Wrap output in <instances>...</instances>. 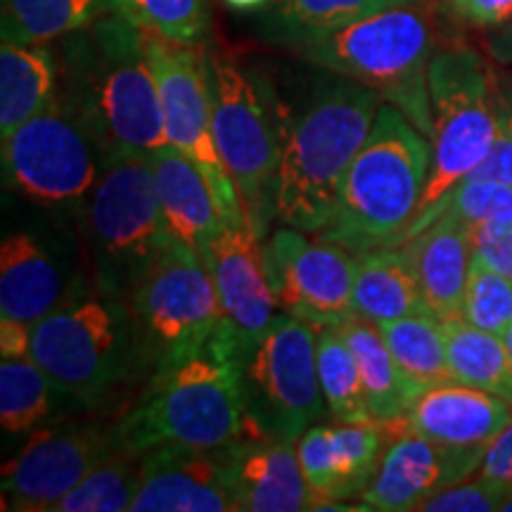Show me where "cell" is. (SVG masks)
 <instances>
[{
	"instance_id": "obj_1",
	"label": "cell",
	"mask_w": 512,
	"mask_h": 512,
	"mask_svg": "<svg viewBox=\"0 0 512 512\" xmlns=\"http://www.w3.org/2000/svg\"><path fill=\"white\" fill-rule=\"evenodd\" d=\"M60 98L114 155H150L166 145L162 102L136 24L107 15L55 41Z\"/></svg>"
},
{
	"instance_id": "obj_2",
	"label": "cell",
	"mask_w": 512,
	"mask_h": 512,
	"mask_svg": "<svg viewBox=\"0 0 512 512\" xmlns=\"http://www.w3.org/2000/svg\"><path fill=\"white\" fill-rule=\"evenodd\" d=\"M247 354L245 339L223 318L202 349L152 373L119 418L124 446L138 453L159 446L216 451L247 437Z\"/></svg>"
},
{
	"instance_id": "obj_3",
	"label": "cell",
	"mask_w": 512,
	"mask_h": 512,
	"mask_svg": "<svg viewBox=\"0 0 512 512\" xmlns=\"http://www.w3.org/2000/svg\"><path fill=\"white\" fill-rule=\"evenodd\" d=\"M382 98L332 74L285 128L273 185V216L283 226L320 233L335 214L339 188L366 143Z\"/></svg>"
},
{
	"instance_id": "obj_4",
	"label": "cell",
	"mask_w": 512,
	"mask_h": 512,
	"mask_svg": "<svg viewBox=\"0 0 512 512\" xmlns=\"http://www.w3.org/2000/svg\"><path fill=\"white\" fill-rule=\"evenodd\" d=\"M31 358L86 411H110L152 377L131 302L98 290L74 294L31 325Z\"/></svg>"
},
{
	"instance_id": "obj_5",
	"label": "cell",
	"mask_w": 512,
	"mask_h": 512,
	"mask_svg": "<svg viewBox=\"0 0 512 512\" xmlns=\"http://www.w3.org/2000/svg\"><path fill=\"white\" fill-rule=\"evenodd\" d=\"M432 166V140L399 107L382 102L366 143L339 188L335 214L320 238L363 254L403 245Z\"/></svg>"
},
{
	"instance_id": "obj_6",
	"label": "cell",
	"mask_w": 512,
	"mask_h": 512,
	"mask_svg": "<svg viewBox=\"0 0 512 512\" xmlns=\"http://www.w3.org/2000/svg\"><path fill=\"white\" fill-rule=\"evenodd\" d=\"M432 10L427 0L396 5L292 50L323 72L373 88L382 102L399 107L432 140L430 62L437 50Z\"/></svg>"
},
{
	"instance_id": "obj_7",
	"label": "cell",
	"mask_w": 512,
	"mask_h": 512,
	"mask_svg": "<svg viewBox=\"0 0 512 512\" xmlns=\"http://www.w3.org/2000/svg\"><path fill=\"white\" fill-rule=\"evenodd\" d=\"M79 214L93 287L114 297H131L176 242L147 155L107 159Z\"/></svg>"
},
{
	"instance_id": "obj_8",
	"label": "cell",
	"mask_w": 512,
	"mask_h": 512,
	"mask_svg": "<svg viewBox=\"0 0 512 512\" xmlns=\"http://www.w3.org/2000/svg\"><path fill=\"white\" fill-rule=\"evenodd\" d=\"M430 98L434 117L430 178L406 240L439 219L448 192L484 162L498 136L496 69L470 43L456 41L434 50Z\"/></svg>"
},
{
	"instance_id": "obj_9",
	"label": "cell",
	"mask_w": 512,
	"mask_h": 512,
	"mask_svg": "<svg viewBox=\"0 0 512 512\" xmlns=\"http://www.w3.org/2000/svg\"><path fill=\"white\" fill-rule=\"evenodd\" d=\"M214 138L249 226L264 238L273 216V185L283 133L275 126L266 86L219 48L204 50Z\"/></svg>"
},
{
	"instance_id": "obj_10",
	"label": "cell",
	"mask_w": 512,
	"mask_h": 512,
	"mask_svg": "<svg viewBox=\"0 0 512 512\" xmlns=\"http://www.w3.org/2000/svg\"><path fill=\"white\" fill-rule=\"evenodd\" d=\"M242 384L249 432L297 444L328 408L318 380L316 332L311 325L278 313L247 354Z\"/></svg>"
},
{
	"instance_id": "obj_11",
	"label": "cell",
	"mask_w": 512,
	"mask_h": 512,
	"mask_svg": "<svg viewBox=\"0 0 512 512\" xmlns=\"http://www.w3.org/2000/svg\"><path fill=\"white\" fill-rule=\"evenodd\" d=\"M105 164V147L60 98L3 138L5 181L46 209L79 214Z\"/></svg>"
},
{
	"instance_id": "obj_12",
	"label": "cell",
	"mask_w": 512,
	"mask_h": 512,
	"mask_svg": "<svg viewBox=\"0 0 512 512\" xmlns=\"http://www.w3.org/2000/svg\"><path fill=\"white\" fill-rule=\"evenodd\" d=\"M128 302L136 313L152 373L202 349L226 318L207 261L181 240L145 275Z\"/></svg>"
},
{
	"instance_id": "obj_13",
	"label": "cell",
	"mask_w": 512,
	"mask_h": 512,
	"mask_svg": "<svg viewBox=\"0 0 512 512\" xmlns=\"http://www.w3.org/2000/svg\"><path fill=\"white\" fill-rule=\"evenodd\" d=\"M143 38L162 102L166 145L197 164L226 223H249L240 192L216 147L204 50L166 41L147 31H143Z\"/></svg>"
},
{
	"instance_id": "obj_14",
	"label": "cell",
	"mask_w": 512,
	"mask_h": 512,
	"mask_svg": "<svg viewBox=\"0 0 512 512\" xmlns=\"http://www.w3.org/2000/svg\"><path fill=\"white\" fill-rule=\"evenodd\" d=\"M124 446L119 420L48 422L3 465V510L50 512Z\"/></svg>"
},
{
	"instance_id": "obj_15",
	"label": "cell",
	"mask_w": 512,
	"mask_h": 512,
	"mask_svg": "<svg viewBox=\"0 0 512 512\" xmlns=\"http://www.w3.org/2000/svg\"><path fill=\"white\" fill-rule=\"evenodd\" d=\"M268 283L278 309L311 328H332L356 316V254L304 230L278 228L261 245Z\"/></svg>"
},
{
	"instance_id": "obj_16",
	"label": "cell",
	"mask_w": 512,
	"mask_h": 512,
	"mask_svg": "<svg viewBox=\"0 0 512 512\" xmlns=\"http://www.w3.org/2000/svg\"><path fill=\"white\" fill-rule=\"evenodd\" d=\"M484 451L439 444L401 427L387 439L373 482L358 501L370 512H415L448 486L475 475Z\"/></svg>"
},
{
	"instance_id": "obj_17",
	"label": "cell",
	"mask_w": 512,
	"mask_h": 512,
	"mask_svg": "<svg viewBox=\"0 0 512 512\" xmlns=\"http://www.w3.org/2000/svg\"><path fill=\"white\" fill-rule=\"evenodd\" d=\"M233 446V444H230ZM230 446L216 451L159 446L143 453L133 512H235Z\"/></svg>"
},
{
	"instance_id": "obj_18",
	"label": "cell",
	"mask_w": 512,
	"mask_h": 512,
	"mask_svg": "<svg viewBox=\"0 0 512 512\" xmlns=\"http://www.w3.org/2000/svg\"><path fill=\"white\" fill-rule=\"evenodd\" d=\"M387 432L389 425L377 420L311 425L297 441V456L313 503L361 496L380 465Z\"/></svg>"
},
{
	"instance_id": "obj_19",
	"label": "cell",
	"mask_w": 512,
	"mask_h": 512,
	"mask_svg": "<svg viewBox=\"0 0 512 512\" xmlns=\"http://www.w3.org/2000/svg\"><path fill=\"white\" fill-rule=\"evenodd\" d=\"M259 240L249 223H226L202 252L219 292L223 316L240 332L249 351L278 316Z\"/></svg>"
},
{
	"instance_id": "obj_20",
	"label": "cell",
	"mask_w": 512,
	"mask_h": 512,
	"mask_svg": "<svg viewBox=\"0 0 512 512\" xmlns=\"http://www.w3.org/2000/svg\"><path fill=\"white\" fill-rule=\"evenodd\" d=\"M510 420V401L448 380L415 396L399 425L446 446L486 448Z\"/></svg>"
},
{
	"instance_id": "obj_21",
	"label": "cell",
	"mask_w": 512,
	"mask_h": 512,
	"mask_svg": "<svg viewBox=\"0 0 512 512\" xmlns=\"http://www.w3.org/2000/svg\"><path fill=\"white\" fill-rule=\"evenodd\" d=\"M230 489L235 512H302L313 503L297 444L252 432L230 446Z\"/></svg>"
},
{
	"instance_id": "obj_22",
	"label": "cell",
	"mask_w": 512,
	"mask_h": 512,
	"mask_svg": "<svg viewBox=\"0 0 512 512\" xmlns=\"http://www.w3.org/2000/svg\"><path fill=\"white\" fill-rule=\"evenodd\" d=\"M50 249L29 230L12 233L0 247V318L34 325L74 297Z\"/></svg>"
},
{
	"instance_id": "obj_23",
	"label": "cell",
	"mask_w": 512,
	"mask_h": 512,
	"mask_svg": "<svg viewBox=\"0 0 512 512\" xmlns=\"http://www.w3.org/2000/svg\"><path fill=\"white\" fill-rule=\"evenodd\" d=\"M403 247L411 256L430 313L441 320L460 316L475 259L472 230L441 214L422 233L403 242Z\"/></svg>"
},
{
	"instance_id": "obj_24",
	"label": "cell",
	"mask_w": 512,
	"mask_h": 512,
	"mask_svg": "<svg viewBox=\"0 0 512 512\" xmlns=\"http://www.w3.org/2000/svg\"><path fill=\"white\" fill-rule=\"evenodd\" d=\"M164 219L176 240L204 252L226 226L219 202L195 162L164 145L147 155Z\"/></svg>"
},
{
	"instance_id": "obj_25",
	"label": "cell",
	"mask_w": 512,
	"mask_h": 512,
	"mask_svg": "<svg viewBox=\"0 0 512 512\" xmlns=\"http://www.w3.org/2000/svg\"><path fill=\"white\" fill-rule=\"evenodd\" d=\"M60 95V62L50 43L0 46V136L46 112Z\"/></svg>"
},
{
	"instance_id": "obj_26",
	"label": "cell",
	"mask_w": 512,
	"mask_h": 512,
	"mask_svg": "<svg viewBox=\"0 0 512 512\" xmlns=\"http://www.w3.org/2000/svg\"><path fill=\"white\" fill-rule=\"evenodd\" d=\"M354 309L356 316L373 323L430 313L406 247L389 245L356 254Z\"/></svg>"
},
{
	"instance_id": "obj_27",
	"label": "cell",
	"mask_w": 512,
	"mask_h": 512,
	"mask_svg": "<svg viewBox=\"0 0 512 512\" xmlns=\"http://www.w3.org/2000/svg\"><path fill=\"white\" fill-rule=\"evenodd\" d=\"M339 328L356 356L373 420L382 425H399L420 392L401 373L377 323L363 316H351Z\"/></svg>"
},
{
	"instance_id": "obj_28",
	"label": "cell",
	"mask_w": 512,
	"mask_h": 512,
	"mask_svg": "<svg viewBox=\"0 0 512 512\" xmlns=\"http://www.w3.org/2000/svg\"><path fill=\"white\" fill-rule=\"evenodd\" d=\"M441 323L451 380L484 389L512 403V356L503 337L477 328L460 316Z\"/></svg>"
},
{
	"instance_id": "obj_29",
	"label": "cell",
	"mask_w": 512,
	"mask_h": 512,
	"mask_svg": "<svg viewBox=\"0 0 512 512\" xmlns=\"http://www.w3.org/2000/svg\"><path fill=\"white\" fill-rule=\"evenodd\" d=\"M387 8L394 0H273L261 27L271 41L297 48Z\"/></svg>"
},
{
	"instance_id": "obj_30",
	"label": "cell",
	"mask_w": 512,
	"mask_h": 512,
	"mask_svg": "<svg viewBox=\"0 0 512 512\" xmlns=\"http://www.w3.org/2000/svg\"><path fill=\"white\" fill-rule=\"evenodd\" d=\"M64 403L79 406L72 396L64 394L50 380L34 358H3L0 363V425L5 432H34L48 422H55Z\"/></svg>"
},
{
	"instance_id": "obj_31",
	"label": "cell",
	"mask_w": 512,
	"mask_h": 512,
	"mask_svg": "<svg viewBox=\"0 0 512 512\" xmlns=\"http://www.w3.org/2000/svg\"><path fill=\"white\" fill-rule=\"evenodd\" d=\"M107 15L117 0H3V41L55 43Z\"/></svg>"
},
{
	"instance_id": "obj_32",
	"label": "cell",
	"mask_w": 512,
	"mask_h": 512,
	"mask_svg": "<svg viewBox=\"0 0 512 512\" xmlns=\"http://www.w3.org/2000/svg\"><path fill=\"white\" fill-rule=\"evenodd\" d=\"M377 328L392 351L394 361L399 363L401 373L418 392L451 380L444 323L434 313L384 320V323H377Z\"/></svg>"
},
{
	"instance_id": "obj_33",
	"label": "cell",
	"mask_w": 512,
	"mask_h": 512,
	"mask_svg": "<svg viewBox=\"0 0 512 512\" xmlns=\"http://www.w3.org/2000/svg\"><path fill=\"white\" fill-rule=\"evenodd\" d=\"M318 351V380L323 389L325 406L337 422H370L366 389H363L361 370L351 351L347 337L339 325L320 328L316 335Z\"/></svg>"
},
{
	"instance_id": "obj_34",
	"label": "cell",
	"mask_w": 512,
	"mask_h": 512,
	"mask_svg": "<svg viewBox=\"0 0 512 512\" xmlns=\"http://www.w3.org/2000/svg\"><path fill=\"white\" fill-rule=\"evenodd\" d=\"M143 482V453L119 448L88 472L50 512H124L131 510Z\"/></svg>"
},
{
	"instance_id": "obj_35",
	"label": "cell",
	"mask_w": 512,
	"mask_h": 512,
	"mask_svg": "<svg viewBox=\"0 0 512 512\" xmlns=\"http://www.w3.org/2000/svg\"><path fill=\"white\" fill-rule=\"evenodd\" d=\"M121 17L140 31L183 46H204L209 36V0H117Z\"/></svg>"
},
{
	"instance_id": "obj_36",
	"label": "cell",
	"mask_w": 512,
	"mask_h": 512,
	"mask_svg": "<svg viewBox=\"0 0 512 512\" xmlns=\"http://www.w3.org/2000/svg\"><path fill=\"white\" fill-rule=\"evenodd\" d=\"M460 318L486 332L503 335L512 325V280L475 256Z\"/></svg>"
},
{
	"instance_id": "obj_37",
	"label": "cell",
	"mask_w": 512,
	"mask_h": 512,
	"mask_svg": "<svg viewBox=\"0 0 512 512\" xmlns=\"http://www.w3.org/2000/svg\"><path fill=\"white\" fill-rule=\"evenodd\" d=\"M441 214L451 216L470 230L479 223L505 219V216H512V185L463 178L446 195Z\"/></svg>"
},
{
	"instance_id": "obj_38",
	"label": "cell",
	"mask_w": 512,
	"mask_h": 512,
	"mask_svg": "<svg viewBox=\"0 0 512 512\" xmlns=\"http://www.w3.org/2000/svg\"><path fill=\"white\" fill-rule=\"evenodd\" d=\"M510 494L512 486L475 472L430 498L420 512H501Z\"/></svg>"
},
{
	"instance_id": "obj_39",
	"label": "cell",
	"mask_w": 512,
	"mask_h": 512,
	"mask_svg": "<svg viewBox=\"0 0 512 512\" xmlns=\"http://www.w3.org/2000/svg\"><path fill=\"white\" fill-rule=\"evenodd\" d=\"M434 15L446 27L489 34L512 17V0H434Z\"/></svg>"
},
{
	"instance_id": "obj_40",
	"label": "cell",
	"mask_w": 512,
	"mask_h": 512,
	"mask_svg": "<svg viewBox=\"0 0 512 512\" xmlns=\"http://www.w3.org/2000/svg\"><path fill=\"white\" fill-rule=\"evenodd\" d=\"M472 245L479 261L512 280V216L472 228Z\"/></svg>"
},
{
	"instance_id": "obj_41",
	"label": "cell",
	"mask_w": 512,
	"mask_h": 512,
	"mask_svg": "<svg viewBox=\"0 0 512 512\" xmlns=\"http://www.w3.org/2000/svg\"><path fill=\"white\" fill-rule=\"evenodd\" d=\"M465 178H472V181H498V183L512 185V138L501 126V121H498V136L494 140V145H491L489 155H486L484 162Z\"/></svg>"
},
{
	"instance_id": "obj_42",
	"label": "cell",
	"mask_w": 512,
	"mask_h": 512,
	"mask_svg": "<svg viewBox=\"0 0 512 512\" xmlns=\"http://www.w3.org/2000/svg\"><path fill=\"white\" fill-rule=\"evenodd\" d=\"M479 475L512 486V420L486 446Z\"/></svg>"
},
{
	"instance_id": "obj_43",
	"label": "cell",
	"mask_w": 512,
	"mask_h": 512,
	"mask_svg": "<svg viewBox=\"0 0 512 512\" xmlns=\"http://www.w3.org/2000/svg\"><path fill=\"white\" fill-rule=\"evenodd\" d=\"M0 351H3V358H29L31 325L12 318H0Z\"/></svg>"
},
{
	"instance_id": "obj_44",
	"label": "cell",
	"mask_w": 512,
	"mask_h": 512,
	"mask_svg": "<svg viewBox=\"0 0 512 512\" xmlns=\"http://www.w3.org/2000/svg\"><path fill=\"white\" fill-rule=\"evenodd\" d=\"M484 50L498 67L512 69V17L498 29L484 34Z\"/></svg>"
},
{
	"instance_id": "obj_45",
	"label": "cell",
	"mask_w": 512,
	"mask_h": 512,
	"mask_svg": "<svg viewBox=\"0 0 512 512\" xmlns=\"http://www.w3.org/2000/svg\"><path fill=\"white\" fill-rule=\"evenodd\" d=\"M496 100H498V121L512 138V69L498 72L496 69Z\"/></svg>"
},
{
	"instance_id": "obj_46",
	"label": "cell",
	"mask_w": 512,
	"mask_h": 512,
	"mask_svg": "<svg viewBox=\"0 0 512 512\" xmlns=\"http://www.w3.org/2000/svg\"><path fill=\"white\" fill-rule=\"evenodd\" d=\"M221 3L235 12H264L271 8L273 0H221Z\"/></svg>"
},
{
	"instance_id": "obj_47",
	"label": "cell",
	"mask_w": 512,
	"mask_h": 512,
	"mask_svg": "<svg viewBox=\"0 0 512 512\" xmlns=\"http://www.w3.org/2000/svg\"><path fill=\"white\" fill-rule=\"evenodd\" d=\"M503 342H505V347H508V351H510V356H512V325H510V328L508 330H505L503 332Z\"/></svg>"
},
{
	"instance_id": "obj_48",
	"label": "cell",
	"mask_w": 512,
	"mask_h": 512,
	"mask_svg": "<svg viewBox=\"0 0 512 512\" xmlns=\"http://www.w3.org/2000/svg\"><path fill=\"white\" fill-rule=\"evenodd\" d=\"M413 3H425V0H394V5H413Z\"/></svg>"
},
{
	"instance_id": "obj_49",
	"label": "cell",
	"mask_w": 512,
	"mask_h": 512,
	"mask_svg": "<svg viewBox=\"0 0 512 512\" xmlns=\"http://www.w3.org/2000/svg\"><path fill=\"white\" fill-rule=\"evenodd\" d=\"M501 512H512V494L508 496V501H505V505H503V510Z\"/></svg>"
}]
</instances>
